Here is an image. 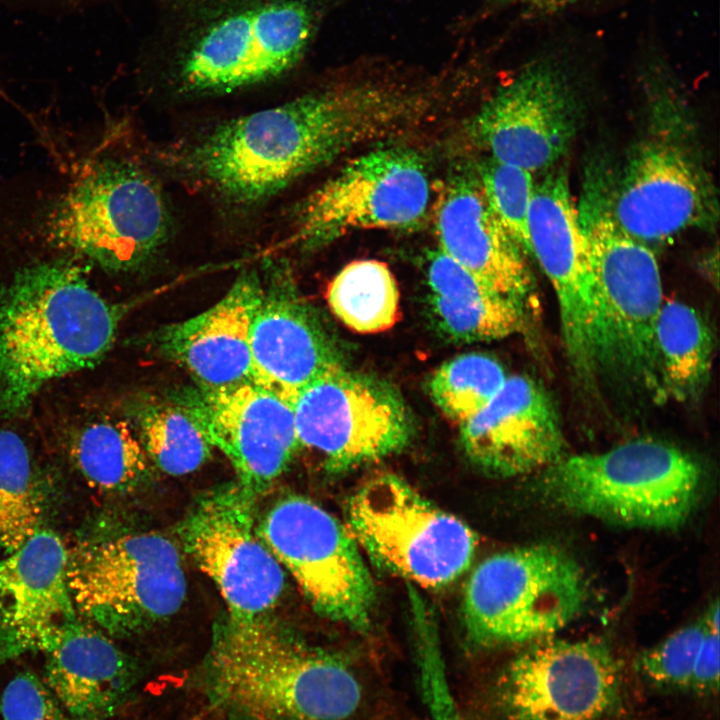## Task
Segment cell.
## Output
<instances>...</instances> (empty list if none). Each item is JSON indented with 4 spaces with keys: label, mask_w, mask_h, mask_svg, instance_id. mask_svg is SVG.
<instances>
[{
    "label": "cell",
    "mask_w": 720,
    "mask_h": 720,
    "mask_svg": "<svg viewBox=\"0 0 720 720\" xmlns=\"http://www.w3.org/2000/svg\"><path fill=\"white\" fill-rule=\"evenodd\" d=\"M427 281L435 317L457 341L501 339L524 326V305L496 292L439 250L429 258Z\"/></svg>",
    "instance_id": "cell-26"
},
{
    "label": "cell",
    "mask_w": 720,
    "mask_h": 720,
    "mask_svg": "<svg viewBox=\"0 0 720 720\" xmlns=\"http://www.w3.org/2000/svg\"><path fill=\"white\" fill-rule=\"evenodd\" d=\"M661 386L666 400H696L711 374L714 341L710 327L692 306L664 300L655 331Z\"/></svg>",
    "instance_id": "cell-27"
},
{
    "label": "cell",
    "mask_w": 720,
    "mask_h": 720,
    "mask_svg": "<svg viewBox=\"0 0 720 720\" xmlns=\"http://www.w3.org/2000/svg\"><path fill=\"white\" fill-rule=\"evenodd\" d=\"M432 104L430 91L400 80L335 84L220 124L182 162L225 201L255 205L362 144L417 125Z\"/></svg>",
    "instance_id": "cell-1"
},
{
    "label": "cell",
    "mask_w": 720,
    "mask_h": 720,
    "mask_svg": "<svg viewBox=\"0 0 720 720\" xmlns=\"http://www.w3.org/2000/svg\"><path fill=\"white\" fill-rule=\"evenodd\" d=\"M605 202L615 223L649 247L711 225L718 215L714 187L704 169L684 147L668 139L642 144L628 161L612 199Z\"/></svg>",
    "instance_id": "cell-18"
},
{
    "label": "cell",
    "mask_w": 720,
    "mask_h": 720,
    "mask_svg": "<svg viewBox=\"0 0 720 720\" xmlns=\"http://www.w3.org/2000/svg\"><path fill=\"white\" fill-rule=\"evenodd\" d=\"M439 251L496 292L526 305L534 279L526 255L491 210L479 177L458 174L434 206Z\"/></svg>",
    "instance_id": "cell-23"
},
{
    "label": "cell",
    "mask_w": 720,
    "mask_h": 720,
    "mask_svg": "<svg viewBox=\"0 0 720 720\" xmlns=\"http://www.w3.org/2000/svg\"><path fill=\"white\" fill-rule=\"evenodd\" d=\"M132 424L149 462L162 472L180 476L200 468L212 445L201 426L179 400H144L131 409Z\"/></svg>",
    "instance_id": "cell-29"
},
{
    "label": "cell",
    "mask_w": 720,
    "mask_h": 720,
    "mask_svg": "<svg viewBox=\"0 0 720 720\" xmlns=\"http://www.w3.org/2000/svg\"><path fill=\"white\" fill-rule=\"evenodd\" d=\"M202 685L227 720H359L370 701L368 682L348 661L266 615L216 626Z\"/></svg>",
    "instance_id": "cell-2"
},
{
    "label": "cell",
    "mask_w": 720,
    "mask_h": 720,
    "mask_svg": "<svg viewBox=\"0 0 720 720\" xmlns=\"http://www.w3.org/2000/svg\"><path fill=\"white\" fill-rule=\"evenodd\" d=\"M621 696V669L605 642L547 637L501 671L492 704L500 720H606Z\"/></svg>",
    "instance_id": "cell-13"
},
{
    "label": "cell",
    "mask_w": 720,
    "mask_h": 720,
    "mask_svg": "<svg viewBox=\"0 0 720 720\" xmlns=\"http://www.w3.org/2000/svg\"><path fill=\"white\" fill-rule=\"evenodd\" d=\"M507 377L496 359L468 353L441 364L430 378L429 392L440 411L461 425L494 398Z\"/></svg>",
    "instance_id": "cell-32"
},
{
    "label": "cell",
    "mask_w": 720,
    "mask_h": 720,
    "mask_svg": "<svg viewBox=\"0 0 720 720\" xmlns=\"http://www.w3.org/2000/svg\"><path fill=\"white\" fill-rule=\"evenodd\" d=\"M347 519L351 535L377 564L425 587L457 579L476 549V536L464 522L393 474L362 484Z\"/></svg>",
    "instance_id": "cell-10"
},
{
    "label": "cell",
    "mask_w": 720,
    "mask_h": 720,
    "mask_svg": "<svg viewBox=\"0 0 720 720\" xmlns=\"http://www.w3.org/2000/svg\"><path fill=\"white\" fill-rule=\"evenodd\" d=\"M256 496L239 481L211 489L179 527L186 552L237 618L266 615L284 587L283 567L258 533Z\"/></svg>",
    "instance_id": "cell-15"
},
{
    "label": "cell",
    "mask_w": 720,
    "mask_h": 720,
    "mask_svg": "<svg viewBox=\"0 0 720 720\" xmlns=\"http://www.w3.org/2000/svg\"><path fill=\"white\" fill-rule=\"evenodd\" d=\"M167 40L182 88L229 92L279 77L305 55L314 0H180Z\"/></svg>",
    "instance_id": "cell-4"
},
{
    "label": "cell",
    "mask_w": 720,
    "mask_h": 720,
    "mask_svg": "<svg viewBox=\"0 0 720 720\" xmlns=\"http://www.w3.org/2000/svg\"><path fill=\"white\" fill-rule=\"evenodd\" d=\"M120 316L71 261L18 270L0 289V413L23 410L50 382L95 365Z\"/></svg>",
    "instance_id": "cell-3"
},
{
    "label": "cell",
    "mask_w": 720,
    "mask_h": 720,
    "mask_svg": "<svg viewBox=\"0 0 720 720\" xmlns=\"http://www.w3.org/2000/svg\"><path fill=\"white\" fill-rule=\"evenodd\" d=\"M326 298L334 315L351 330L377 333L399 317V289L390 268L375 259L353 261L328 285Z\"/></svg>",
    "instance_id": "cell-30"
},
{
    "label": "cell",
    "mask_w": 720,
    "mask_h": 720,
    "mask_svg": "<svg viewBox=\"0 0 720 720\" xmlns=\"http://www.w3.org/2000/svg\"><path fill=\"white\" fill-rule=\"evenodd\" d=\"M468 458L502 477L541 471L564 456L560 418L549 394L533 379L508 376L500 391L462 423Z\"/></svg>",
    "instance_id": "cell-21"
},
{
    "label": "cell",
    "mask_w": 720,
    "mask_h": 720,
    "mask_svg": "<svg viewBox=\"0 0 720 720\" xmlns=\"http://www.w3.org/2000/svg\"><path fill=\"white\" fill-rule=\"evenodd\" d=\"M495 8H518L527 16L555 19L571 15H600L610 13L646 0H488Z\"/></svg>",
    "instance_id": "cell-36"
},
{
    "label": "cell",
    "mask_w": 720,
    "mask_h": 720,
    "mask_svg": "<svg viewBox=\"0 0 720 720\" xmlns=\"http://www.w3.org/2000/svg\"><path fill=\"white\" fill-rule=\"evenodd\" d=\"M583 572L558 547L537 544L485 559L470 576L463 601L468 636L498 646L551 637L582 610Z\"/></svg>",
    "instance_id": "cell-8"
},
{
    "label": "cell",
    "mask_w": 720,
    "mask_h": 720,
    "mask_svg": "<svg viewBox=\"0 0 720 720\" xmlns=\"http://www.w3.org/2000/svg\"><path fill=\"white\" fill-rule=\"evenodd\" d=\"M485 198L507 233L531 256L529 212L534 193L532 173L490 157L479 170Z\"/></svg>",
    "instance_id": "cell-33"
},
{
    "label": "cell",
    "mask_w": 720,
    "mask_h": 720,
    "mask_svg": "<svg viewBox=\"0 0 720 720\" xmlns=\"http://www.w3.org/2000/svg\"><path fill=\"white\" fill-rule=\"evenodd\" d=\"M264 292L258 273L243 271L212 307L157 330L155 351L189 371L200 387L253 382L250 331Z\"/></svg>",
    "instance_id": "cell-22"
},
{
    "label": "cell",
    "mask_w": 720,
    "mask_h": 720,
    "mask_svg": "<svg viewBox=\"0 0 720 720\" xmlns=\"http://www.w3.org/2000/svg\"><path fill=\"white\" fill-rule=\"evenodd\" d=\"M291 405L301 445L318 451L333 470L390 456L413 431L408 409L391 386L342 364L301 390Z\"/></svg>",
    "instance_id": "cell-14"
},
{
    "label": "cell",
    "mask_w": 720,
    "mask_h": 720,
    "mask_svg": "<svg viewBox=\"0 0 720 720\" xmlns=\"http://www.w3.org/2000/svg\"><path fill=\"white\" fill-rule=\"evenodd\" d=\"M69 453L87 484L106 492L134 488L150 463L130 421L107 415L91 416L76 426Z\"/></svg>",
    "instance_id": "cell-28"
},
{
    "label": "cell",
    "mask_w": 720,
    "mask_h": 720,
    "mask_svg": "<svg viewBox=\"0 0 720 720\" xmlns=\"http://www.w3.org/2000/svg\"><path fill=\"white\" fill-rule=\"evenodd\" d=\"M67 581L77 614L110 637L168 618L186 595L178 549L153 532L78 544L68 550Z\"/></svg>",
    "instance_id": "cell-9"
},
{
    "label": "cell",
    "mask_w": 720,
    "mask_h": 720,
    "mask_svg": "<svg viewBox=\"0 0 720 720\" xmlns=\"http://www.w3.org/2000/svg\"><path fill=\"white\" fill-rule=\"evenodd\" d=\"M250 352L253 382L290 404L342 364L316 315L287 289L264 292L251 325Z\"/></svg>",
    "instance_id": "cell-25"
},
{
    "label": "cell",
    "mask_w": 720,
    "mask_h": 720,
    "mask_svg": "<svg viewBox=\"0 0 720 720\" xmlns=\"http://www.w3.org/2000/svg\"><path fill=\"white\" fill-rule=\"evenodd\" d=\"M706 628L705 621H698L675 631L641 654L638 671L656 686L690 688Z\"/></svg>",
    "instance_id": "cell-34"
},
{
    "label": "cell",
    "mask_w": 720,
    "mask_h": 720,
    "mask_svg": "<svg viewBox=\"0 0 720 720\" xmlns=\"http://www.w3.org/2000/svg\"><path fill=\"white\" fill-rule=\"evenodd\" d=\"M42 679L71 720H109L140 681L135 661L109 635L79 617L44 653Z\"/></svg>",
    "instance_id": "cell-24"
},
{
    "label": "cell",
    "mask_w": 720,
    "mask_h": 720,
    "mask_svg": "<svg viewBox=\"0 0 720 720\" xmlns=\"http://www.w3.org/2000/svg\"><path fill=\"white\" fill-rule=\"evenodd\" d=\"M67 560L63 541L47 529L0 558V668L27 653L44 654L78 618Z\"/></svg>",
    "instance_id": "cell-20"
},
{
    "label": "cell",
    "mask_w": 720,
    "mask_h": 720,
    "mask_svg": "<svg viewBox=\"0 0 720 720\" xmlns=\"http://www.w3.org/2000/svg\"><path fill=\"white\" fill-rule=\"evenodd\" d=\"M541 471L536 490L547 502L639 528L679 527L694 510L704 482L695 457L652 439L563 456Z\"/></svg>",
    "instance_id": "cell-6"
},
{
    "label": "cell",
    "mask_w": 720,
    "mask_h": 720,
    "mask_svg": "<svg viewBox=\"0 0 720 720\" xmlns=\"http://www.w3.org/2000/svg\"><path fill=\"white\" fill-rule=\"evenodd\" d=\"M0 711L3 720H71L44 680L27 670L5 686Z\"/></svg>",
    "instance_id": "cell-35"
},
{
    "label": "cell",
    "mask_w": 720,
    "mask_h": 720,
    "mask_svg": "<svg viewBox=\"0 0 720 720\" xmlns=\"http://www.w3.org/2000/svg\"><path fill=\"white\" fill-rule=\"evenodd\" d=\"M719 667V631L713 630L707 625L696 658L690 688L700 692L717 691L719 687Z\"/></svg>",
    "instance_id": "cell-37"
},
{
    "label": "cell",
    "mask_w": 720,
    "mask_h": 720,
    "mask_svg": "<svg viewBox=\"0 0 720 720\" xmlns=\"http://www.w3.org/2000/svg\"><path fill=\"white\" fill-rule=\"evenodd\" d=\"M434 720H460L457 711L453 708L439 710L433 717Z\"/></svg>",
    "instance_id": "cell-38"
},
{
    "label": "cell",
    "mask_w": 720,
    "mask_h": 720,
    "mask_svg": "<svg viewBox=\"0 0 720 720\" xmlns=\"http://www.w3.org/2000/svg\"><path fill=\"white\" fill-rule=\"evenodd\" d=\"M258 533L321 615L352 629L371 620L375 588L359 545L339 520L297 495L278 500Z\"/></svg>",
    "instance_id": "cell-12"
},
{
    "label": "cell",
    "mask_w": 720,
    "mask_h": 720,
    "mask_svg": "<svg viewBox=\"0 0 720 720\" xmlns=\"http://www.w3.org/2000/svg\"><path fill=\"white\" fill-rule=\"evenodd\" d=\"M429 203L422 157L409 147L380 146L352 158L299 204L293 242L314 250L357 230L415 229Z\"/></svg>",
    "instance_id": "cell-11"
},
{
    "label": "cell",
    "mask_w": 720,
    "mask_h": 720,
    "mask_svg": "<svg viewBox=\"0 0 720 720\" xmlns=\"http://www.w3.org/2000/svg\"><path fill=\"white\" fill-rule=\"evenodd\" d=\"M170 215L159 185L126 160L88 164L49 208L45 240L112 271L148 262L167 242Z\"/></svg>",
    "instance_id": "cell-7"
},
{
    "label": "cell",
    "mask_w": 720,
    "mask_h": 720,
    "mask_svg": "<svg viewBox=\"0 0 720 720\" xmlns=\"http://www.w3.org/2000/svg\"><path fill=\"white\" fill-rule=\"evenodd\" d=\"M178 400L230 461L238 481L257 494L283 473L301 446L291 404L254 382L198 386Z\"/></svg>",
    "instance_id": "cell-19"
},
{
    "label": "cell",
    "mask_w": 720,
    "mask_h": 720,
    "mask_svg": "<svg viewBox=\"0 0 720 720\" xmlns=\"http://www.w3.org/2000/svg\"><path fill=\"white\" fill-rule=\"evenodd\" d=\"M44 495L32 454L17 433L0 429V558L39 529Z\"/></svg>",
    "instance_id": "cell-31"
},
{
    "label": "cell",
    "mask_w": 720,
    "mask_h": 720,
    "mask_svg": "<svg viewBox=\"0 0 720 720\" xmlns=\"http://www.w3.org/2000/svg\"><path fill=\"white\" fill-rule=\"evenodd\" d=\"M576 94L560 46L529 61L483 104L474 135L491 157L532 174L553 167L577 128Z\"/></svg>",
    "instance_id": "cell-17"
},
{
    "label": "cell",
    "mask_w": 720,
    "mask_h": 720,
    "mask_svg": "<svg viewBox=\"0 0 720 720\" xmlns=\"http://www.w3.org/2000/svg\"><path fill=\"white\" fill-rule=\"evenodd\" d=\"M578 208L586 235L598 306V377L625 396L665 401L655 331L664 301L652 249L625 233L600 194Z\"/></svg>",
    "instance_id": "cell-5"
},
{
    "label": "cell",
    "mask_w": 720,
    "mask_h": 720,
    "mask_svg": "<svg viewBox=\"0 0 720 720\" xmlns=\"http://www.w3.org/2000/svg\"><path fill=\"white\" fill-rule=\"evenodd\" d=\"M529 235L533 256L554 290L568 364L576 381L598 387V306L586 235L567 173L549 171L534 187Z\"/></svg>",
    "instance_id": "cell-16"
}]
</instances>
